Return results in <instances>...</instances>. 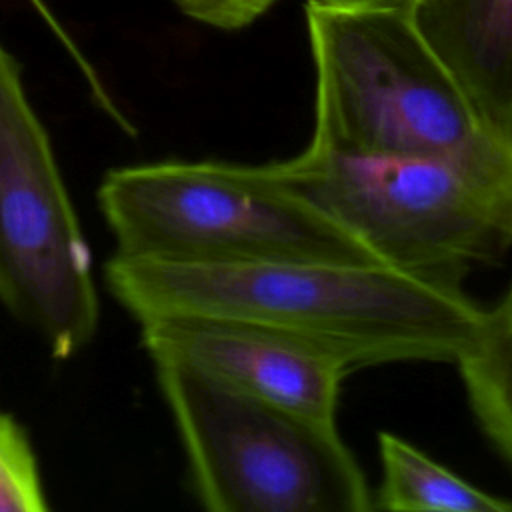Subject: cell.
<instances>
[{"label": "cell", "instance_id": "1", "mask_svg": "<svg viewBox=\"0 0 512 512\" xmlns=\"http://www.w3.org/2000/svg\"><path fill=\"white\" fill-rule=\"evenodd\" d=\"M104 282L140 324L174 316L258 322L334 350L352 370L406 360L456 364L484 312L456 284L382 264L112 254Z\"/></svg>", "mask_w": 512, "mask_h": 512}, {"label": "cell", "instance_id": "6", "mask_svg": "<svg viewBox=\"0 0 512 512\" xmlns=\"http://www.w3.org/2000/svg\"><path fill=\"white\" fill-rule=\"evenodd\" d=\"M0 302L58 360L98 332L92 254L20 64L2 42Z\"/></svg>", "mask_w": 512, "mask_h": 512}, {"label": "cell", "instance_id": "9", "mask_svg": "<svg viewBox=\"0 0 512 512\" xmlns=\"http://www.w3.org/2000/svg\"><path fill=\"white\" fill-rule=\"evenodd\" d=\"M382 482L374 508L394 512H510L512 502L454 474L408 440L378 434Z\"/></svg>", "mask_w": 512, "mask_h": 512}, {"label": "cell", "instance_id": "5", "mask_svg": "<svg viewBox=\"0 0 512 512\" xmlns=\"http://www.w3.org/2000/svg\"><path fill=\"white\" fill-rule=\"evenodd\" d=\"M194 496L210 512H366L374 492L334 420L180 362H154Z\"/></svg>", "mask_w": 512, "mask_h": 512}, {"label": "cell", "instance_id": "7", "mask_svg": "<svg viewBox=\"0 0 512 512\" xmlns=\"http://www.w3.org/2000/svg\"><path fill=\"white\" fill-rule=\"evenodd\" d=\"M152 362H180L228 386L322 420H334L352 366L334 350L244 320L174 316L140 324Z\"/></svg>", "mask_w": 512, "mask_h": 512}, {"label": "cell", "instance_id": "10", "mask_svg": "<svg viewBox=\"0 0 512 512\" xmlns=\"http://www.w3.org/2000/svg\"><path fill=\"white\" fill-rule=\"evenodd\" d=\"M456 366L476 422L512 464V280Z\"/></svg>", "mask_w": 512, "mask_h": 512}, {"label": "cell", "instance_id": "4", "mask_svg": "<svg viewBox=\"0 0 512 512\" xmlns=\"http://www.w3.org/2000/svg\"><path fill=\"white\" fill-rule=\"evenodd\" d=\"M96 200L118 256L382 264L352 232L278 180L268 164L160 160L120 166L104 174Z\"/></svg>", "mask_w": 512, "mask_h": 512}, {"label": "cell", "instance_id": "3", "mask_svg": "<svg viewBox=\"0 0 512 512\" xmlns=\"http://www.w3.org/2000/svg\"><path fill=\"white\" fill-rule=\"evenodd\" d=\"M268 166L384 266L460 286L470 268L512 248V148L370 156L308 144Z\"/></svg>", "mask_w": 512, "mask_h": 512}, {"label": "cell", "instance_id": "11", "mask_svg": "<svg viewBox=\"0 0 512 512\" xmlns=\"http://www.w3.org/2000/svg\"><path fill=\"white\" fill-rule=\"evenodd\" d=\"M48 508L28 432L14 416L0 410V512H44Z\"/></svg>", "mask_w": 512, "mask_h": 512}, {"label": "cell", "instance_id": "13", "mask_svg": "<svg viewBox=\"0 0 512 512\" xmlns=\"http://www.w3.org/2000/svg\"><path fill=\"white\" fill-rule=\"evenodd\" d=\"M414 2H422V0H414Z\"/></svg>", "mask_w": 512, "mask_h": 512}, {"label": "cell", "instance_id": "2", "mask_svg": "<svg viewBox=\"0 0 512 512\" xmlns=\"http://www.w3.org/2000/svg\"><path fill=\"white\" fill-rule=\"evenodd\" d=\"M316 76L308 144L370 156H484L496 138L430 46L414 0H304Z\"/></svg>", "mask_w": 512, "mask_h": 512}, {"label": "cell", "instance_id": "8", "mask_svg": "<svg viewBox=\"0 0 512 512\" xmlns=\"http://www.w3.org/2000/svg\"><path fill=\"white\" fill-rule=\"evenodd\" d=\"M418 24L482 124L512 144V0H422Z\"/></svg>", "mask_w": 512, "mask_h": 512}, {"label": "cell", "instance_id": "12", "mask_svg": "<svg viewBox=\"0 0 512 512\" xmlns=\"http://www.w3.org/2000/svg\"><path fill=\"white\" fill-rule=\"evenodd\" d=\"M194 22L218 30H242L262 18L278 0H172Z\"/></svg>", "mask_w": 512, "mask_h": 512}]
</instances>
